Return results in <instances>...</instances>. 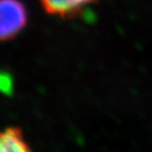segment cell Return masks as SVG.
<instances>
[{"instance_id":"3957f363","label":"cell","mask_w":152,"mask_h":152,"mask_svg":"<svg viewBox=\"0 0 152 152\" xmlns=\"http://www.w3.org/2000/svg\"><path fill=\"white\" fill-rule=\"evenodd\" d=\"M0 152H32L19 127H9L0 131Z\"/></svg>"},{"instance_id":"7a4b0ae2","label":"cell","mask_w":152,"mask_h":152,"mask_svg":"<svg viewBox=\"0 0 152 152\" xmlns=\"http://www.w3.org/2000/svg\"><path fill=\"white\" fill-rule=\"evenodd\" d=\"M97 0H39L41 7L49 15L60 18L78 16L89 5Z\"/></svg>"},{"instance_id":"6da1fadb","label":"cell","mask_w":152,"mask_h":152,"mask_svg":"<svg viewBox=\"0 0 152 152\" xmlns=\"http://www.w3.org/2000/svg\"><path fill=\"white\" fill-rule=\"evenodd\" d=\"M28 21V9L21 0H0V42L14 39Z\"/></svg>"}]
</instances>
